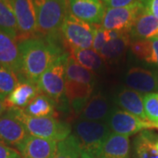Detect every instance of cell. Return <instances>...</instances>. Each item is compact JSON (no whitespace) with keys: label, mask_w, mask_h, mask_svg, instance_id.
<instances>
[{"label":"cell","mask_w":158,"mask_h":158,"mask_svg":"<svg viewBox=\"0 0 158 158\" xmlns=\"http://www.w3.org/2000/svg\"><path fill=\"white\" fill-rule=\"evenodd\" d=\"M21 56L22 77L37 84L41 75L60 56L65 53L51 38L27 37L19 41Z\"/></svg>","instance_id":"6da1fadb"},{"label":"cell","mask_w":158,"mask_h":158,"mask_svg":"<svg viewBox=\"0 0 158 158\" xmlns=\"http://www.w3.org/2000/svg\"><path fill=\"white\" fill-rule=\"evenodd\" d=\"M94 85L93 73L81 66L69 55L66 62L65 96L75 113L82 112L91 98Z\"/></svg>","instance_id":"7a4b0ae2"},{"label":"cell","mask_w":158,"mask_h":158,"mask_svg":"<svg viewBox=\"0 0 158 158\" xmlns=\"http://www.w3.org/2000/svg\"><path fill=\"white\" fill-rule=\"evenodd\" d=\"M78 141L81 158H97L106 139L111 133L106 122L79 119L73 127Z\"/></svg>","instance_id":"3957f363"},{"label":"cell","mask_w":158,"mask_h":158,"mask_svg":"<svg viewBox=\"0 0 158 158\" xmlns=\"http://www.w3.org/2000/svg\"><path fill=\"white\" fill-rule=\"evenodd\" d=\"M13 110L27 130L29 135L56 142L63 141L70 135V126L67 122L59 120L56 117H32L26 114L21 109Z\"/></svg>","instance_id":"277c9868"},{"label":"cell","mask_w":158,"mask_h":158,"mask_svg":"<svg viewBox=\"0 0 158 158\" xmlns=\"http://www.w3.org/2000/svg\"><path fill=\"white\" fill-rule=\"evenodd\" d=\"M38 32L55 35L69 11L68 0H34Z\"/></svg>","instance_id":"5b68a950"},{"label":"cell","mask_w":158,"mask_h":158,"mask_svg":"<svg viewBox=\"0 0 158 158\" xmlns=\"http://www.w3.org/2000/svg\"><path fill=\"white\" fill-rule=\"evenodd\" d=\"M68 53H63L57 58L49 68L41 75L37 86L40 92L51 98L56 104L63 101L65 98L66 62Z\"/></svg>","instance_id":"8992f818"},{"label":"cell","mask_w":158,"mask_h":158,"mask_svg":"<svg viewBox=\"0 0 158 158\" xmlns=\"http://www.w3.org/2000/svg\"><path fill=\"white\" fill-rule=\"evenodd\" d=\"M96 26L79 19L69 11L60 31L69 49L92 48Z\"/></svg>","instance_id":"52a82bcc"},{"label":"cell","mask_w":158,"mask_h":158,"mask_svg":"<svg viewBox=\"0 0 158 158\" xmlns=\"http://www.w3.org/2000/svg\"><path fill=\"white\" fill-rule=\"evenodd\" d=\"M142 9L141 0L126 7L106 8L100 25L107 30L129 34L130 29Z\"/></svg>","instance_id":"ba28073f"},{"label":"cell","mask_w":158,"mask_h":158,"mask_svg":"<svg viewBox=\"0 0 158 158\" xmlns=\"http://www.w3.org/2000/svg\"><path fill=\"white\" fill-rule=\"evenodd\" d=\"M106 122L111 132L128 137L144 130L156 128V126L150 121L144 120L121 109H113Z\"/></svg>","instance_id":"9c48e42d"},{"label":"cell","mask_w":158,"mask_h":158,"mask_svg":"<svg viewBox=\"0 0 158 158\" xmlns=\"http://www.w3.org/2000/svg\"><path fill=\"white\" fill-rule=\"evenodd\" d=\"M29 136L27 130L13 109H7L0 117V141L17 149Z\"/></svg>","instance_id":"30bf717a"},{"label":"cell","mask_w":158,"mask_h":158,"mask_svg":"<svg viewBox=\"0 0 158 158\" xmlns=\"http://www.w3.org/2000/svg\"><path fill=\"white\" fill-rule=\"evenodd\" d=\"M124 80L127 88L141 94L158 92L157 71L135 67L127 71Z\"/></svg>","instance_id":"8fae6325"},{"label":"cell","mask_w":158,"mask_h":158,"mask_svg":"<svg viewBox=\"0 0 158 158\" xmlns=\"http://www.w3.org/2000/svg\"><path fill=\"white\" fill-rule=\"evenodd\" d=\"M19 33L30 36L38 32L34 0H11Z\"/></svg>","instance_id":"7c38bea8"},{"label":"cell","mask_w":158,"mask_h":158,"mask_svg":"<svg viewBox=\"0 0 158 158\" xmlns=\"http://www.w3.org/2000/svg\"><path fill=\"white\" fill-rule=\"evenodd\" d=\"M69 12L91 25L101 24L106 6L101 0H68Z\"/></svg>","instance_id":"4fadbf2b"},{"label":"cell","mask_w":158,"mask_h":158,"mask_svg":"<svg viewBox=\"0 0 158 158\" xmlns=\"http://www.w3.org/2000/svg\"><path fill=\"white\" fill-rule=\"evenodd\" d=\"M0 66L13 71L22 80L21 56L16 40L0 31Z\"/></svg>","instance_id":"5bb4252c"},{"label":"cell","mask_w":158,"mask_h":158,"mask_svg":"<svg viewBox=\"0 0 158 158\" xmlns=\"http://www.w3.org/2000/svg\"><path fill=\"white\" fill-rule=\"evenodd\" d=\"M56 148V141L29 135L17 150L21 158H54Z\"/></svg>","instance_id":"9a60e30c"},{"label":"cell","mask_w":158,"mask_h":158,"mask_svg":"<svg viewBox=\"0 0 158 158\" xmlns=\"http://www.w3.org/2000/svg\"><path fill=\"white\" fill-rule=\"evenodd\" d=\"M40 93V92L36 84L27 79H22L5 100L7 109L23 110Z\"/></svg>","instance_id":"2e32d148"},{"label":"cell","mask_w":158,"mask_h":158,"mask_svg":"<svg viewBox=\"0 0 158 158\" xmlns=\"http://www.w3.org/2000/svg\"><path fill=\"white\" fill-rule=\"evenodd\" d=\"M131 40H151L158 37V19L142 9L129 31Z\"/></svg>","instance_id":"e0dca14e"},{"label":"cell","mask_w":158,"mask_h":158,"mask_svg":"<svg viewBox=\"0 0 158 158\" xmlns=\"http://www.w3.org/2000/svg\"><path fill=\"white\" fill-rule=\"evenodd\" d=\"M130 151L129 137L111 132L97 158H130Z\"/></svg>","instance_id":"ac0fdd59"},{"label":"cell","mask_w":158,"mask_h":158,"mask_svg":"<svg viewBox=\"0 0 158 158\" xmlns=\"http://www.w3.org/2000/svg\"><path fill=\"white\" fill-rule=\"evenodd\" d=\"M112 110L107 98L102 94H97L87 102L79 114V118L84 120L106 122Z\"/></svg>","instance_id":"d6986e66"},{"label":"cell","mask_w":158,"mask_h":158,"mask_svg":"<svg viewBox=\"0 0 158 158\" xmlns=\"http://www.w3.org/2000/svg\"><path fill=\"white\" fill-rule=\"evenodd\" d=\"M114 101L121 110L132 113L144 120H148L143 105V95L135 90L126 88L115 96Z\"/></svg>","instance_id":"ffe728a7"},{"label":"cell","mask_w":158,"mask_h":158,"mask_svg":"<svg viewBox=\"0 0 158 158\" xmlns=\"http://www.w3.org/2000/svg\"><path fill=\"white\" fill-rule=\"evenodd\" d=\"M158 135L152 131L144 130L139 133L134 140V158H158L156 144Z\"/></svg>","instance_id":"44dd1931"},{"label":"cell","mask_w":158,"mask_h":158,"mask_svg":"<svg viewBox=\"0 0 158 158\" xmlns=\"http://www.w3.org/2000/svg\"><path fill=\"white\" fill-rule=\"evenodd\" d=\"M130 50L138 59L158 69V38L132 40Z\"/></svg>","instance_id":"7402d4cb"},{"label":"cell","mask_w":158,"mask_h":158,"mask_svg":"<svg viewBox=\"0 0 158 158\" xmlns=\"http://www.w3.org/2000/svg\"><path fill=\"white\" fill-rule=\"evenodd\" d=\"M23 112L32 117H56V103L44 94L40 93L34 98Z\"/></svg>","instance_id":"603a6c76"},{"label":"cell","mask_w":158,"mask_h":158,"mask_svg":"<svg viewBox=\"0 0 158 158\" xmlns=\"http://www.w3.org/2000/svg\"><path fill=\"white\" fill-rule=\"evenodd\" d=\"M0 31L14 40L19 34L11 0H0Z\"/></svg>","instance_id":"cb8c5ba5"},{"label":"cell","mask_w":158,"mask_h":158,"mask_svg":"<svg viewBox=\"0 0 158 158\" xmlns=\"http://www.w3.org/2000/svg\"><path fill=\"white\" fill-rule=\"evenodd\" d=\"M73 58L76 62H77L84 68L91 71H98L103 67L104 62L103 58L97 52L92 48H85V49H79V48H72L69 54Z\"/></svg>","instance_id":"d4e9b609"},{"label":"cell","mask_w":158,"mask_h":158,"mask_svg":"<svg viewBox=\"0 0 158 158\" xmlns=\"http://www.w3.org/2000/svg\"><path fill=\"white\" fill-rule=\"evenodd\" d=\"M129 34H123L115 39L110 40L102 48L98 53L104 60H113L124 54L131 43Z\"/></svg>","instance_id":"484cf974"},{"label":"cell","mask_w":158,"mask_h":158,"mask_svg":"<svg viewBox=\"0 0 158 158\" xmlns=\"http://www.w3.org/2000/svg\"><path fill=\"white\" fill-rule=\"evenodd\" d=\"M54 158H81L78 141L74 135L57 142L56 152Z\"/></svg>","instance_id":"4316f807"},{"label":"cell","mask_w":158,"mask_h":158,"mask_svg":"<svg viewBox=\"0 0 158 158\" xmlns=\"http://www.w3.org/2000/svg\"><path fill=\"white\" fill-rule=\"evenodd\" d=\"M20 79L17 74L0 66V100L5 101L15 89Z\"/></svg>","instance_id":"83f0119b"},{"label":"cell","mask_w":158,"mask_h":158,"mask_svg":"<svg viewBox=\"0 0 158 158\" xmlns=\"http://www.w3.org/2000/svg\"><path fill=\"white\" fill-rule=\"evenodd\" d=\"M121 34H123V33H119V32L113 31V30H107L102 27L101 25L98 27L97 25L95 33H94L92 49H94L97 52H99L102 49V48L107 42L120 36Z\"/></svg>","instance_id":"f1b7e54d"},{"label":"cell","mask_w":158,"mask_h":158,"mask_svg":"<svg viewBox=\"0 0 158 158\" xmlns=\"http://www.w3.org/2000/svg\"><path fill=\"white\" fill-rule=\"evenodd\" d=\"M144 111L148 120L158 126V92L148 93L143 95Z\"/></svg>","instance_id":"f546056e"},{"label":"cell","mask_w":158,"mask_h":158,"mask_svg":"<svg viewBox=\"0 0 158 158\" xmlns=\"http://www.w3.org/2000/svg\"><path fill=\"white\" fill-rule=\"evenodd\" d=\"M0 158H21V156L17 149L0 141Z\"/></svg>","instance_id":"4dcf8cb0"},{"label":"cell","mask_w":158,"mask_h":158,"mask_svg":"<svg viewBox=\"0 0 158 158\" xmlns=\"http://www.w3.org/2000/svg\"><path fill=\"white\" fill-rule=\"evenodd\" d=\"M106 8H118L126 7L134 5L140 0H101Z\"/></svg>","instance_id":"1f68e13d"},{"label":"cell","mask_w":158,"mask_h":158,"mask_svg":"<svg viewBox=\"0 0 158 158\" xmlns=\"http://www.w3.org/2000/svg\"><path fill=\"white\" fill-rule=\"evenodd\" d=\"M143 9L158 19V0H141Z\"/></svg>","instance_id":"d6a6232c"},{"label":"cell","mask_w":158,"mask_h":158,"mask_svg":"<svg viewBox=\"0 0 158 158\" xmlns=\"http://www.w3.org/2000/svg\"><path fill=\"white\" fill-rule=\"evenodd\" d=\"M7 110V106H6V101H3V100H0V117L3 113L6 112Z\"/></svg>","instance_id":"836d02e7"},{"label":"cell","mask_w":158,"mask_h":158,"mask_svg":"<svg viewBox=\"0 0 158 158\" xmlns=\"http://www.w3.org/2000/svg\"><path fill=\"white\" fill-rule=\"evenodd\" d=\"M156 149H157V152H158V141L156 142Z\"/></svg>","instance_id":"e575fe53"},{"label":"cell","mask_w":158,"mask_h":158,"mask_svg":"<svg viewBox=\"0 0 158 158\" xmlns=\"http://www.w3.org/2000/svg\"><path fill=\"white\" fill-rule=\"evenodd\" d=\"M157 128H158V126H157Z\"/></svg>","instance_id":"d590c367"},{"label":"cell","mask_w":158,"mask_h":158,"mask_svg":"<svg viewBox=\"0 0 158 158\" xmlns=\"http://www.w3.org/2000/svg\"><path fill=\"white\" fill-rule=\"evenodd\" d=\"M157 38H158V37H157Z\"/></svg>","instance_id":"8d00e7d4"}]
</instances>
